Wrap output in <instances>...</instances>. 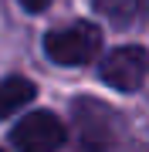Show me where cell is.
<instances>
[{
  "label": "cell",
  "instance_id": "cell-1",
  "mask_svg": "<svg viewBox=\"0 0 149 152\" xmlns=\"http://www.w3.org/2000/svg\"><path fill=\"white\" fill-rule=\"evenodd\" d=\"M44 51H48V58L54 64H68V68L88 64L102 51V31L92 20L68 24V27H58V31H51L44 37Z\"/></svg>",
  "mask_w": 149,
  "mask_h": 152
},
{
  "label": "cell",
  "instance_id": "cell-2",
  "mask_svg": "<svg viewBox=\"0 0 149 152\" xmlns=\"http://www.w3.org/2000/svg\"><path fill=\"white\" fill-rule=\"evenodd\" d=\"M149 78V51L146 48H115L102 61V81L115 91H139Z\"/></svg>",
  "mask_w": 149,
  "mask_h": 152
},
{
  "label": "cell",
  "instance_id": "cell-3",
  "mask_svg": "<svg viewBox=\"0 0 149 152\" xmlns=\"http://www.w3.org/2000/svg\"><path fill=\"white\" fill-rule=\"evenodd\" d=\"M17 152H54L65 142V125L54 112H31L10 129Z\"/></svg>",
  "mask_w": 149,
  "mask_h": 152
},
{
  "label": "cell",
  "instance_id": "cell-4",
  "mask_svg": "<svg viewBox=\"0 0 149 152\" xmlns=\"http://www.w3.org/2000/svg\"><path fill=\"white\" fill-rule=\"evenodd\" d=\"M34 81L31 78H21V75H10L0 81V118H10L14 112H21L24 105H31L34 98Z\"/></svg>",
  "mask_w": 149,
  "mask_h": 152
},
{
  "label": "cell",
  "instance_id": "cell-5",
  "mask_svg": "<svg viewBox=\"0 0 149 152\" xmlns=\"http://www.w3.org/2000/svg\"><path fill=\"white\" fill-rule=\"evenodd\" d=\"M95 7L109 17L112 24H136L146 14L149 0H95Z\"/></svg>",
  "mask_w": 149,
  "mask_h": 152
},
{
  "label": "cell",
  "instance_id": "cell-6",
  "mask_svg": "<svg viewBox=\"0 0 149 152\" xmlns=\"http://www.w3.org/2000/svg\"><path fill=\"white\" fill-rule=\"evenodd\" d=\"M21 7L31 10V14H37V10H44V7H51V0H21Z\"/></svg>",
  "mask_w": 149,
  "mask_h": 152
}]
</instances>
